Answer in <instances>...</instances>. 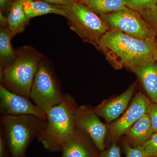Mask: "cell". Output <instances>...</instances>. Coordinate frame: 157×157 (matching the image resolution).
I'll return each mask as SVG.
<instances>
[{
  "mask_svg": "<svg viewBox=\"0 0 157 157\" xmlns=\"http://www.w3.org/2000/svg\"><path fill=\"white\" fill-rule=\"evenodd\" d=\"M98 50L103 52L116 69L127 68L141 60H157L156 40H140L113 29H110L102 37Z\"/></svg>",
  "mask_w": 157,
  "mask_h": 157,
  "instance_id": "1",
  "label": "cell"
},
{
  "mask_svg": "<svg viewBox=\"0 0 157 157\" xmlns=\"http://www.w3.org/2000/svg\"><path fill=\"white\" fill-rule=\"evenodd\" d=\"M77 108L73 97L66 94L60 104L46 113V125L38 140L50 152L61 151L76 131L74 113Z\"/></svg>",
  "mask_w": 157,
  "mask_h": 157,
  "instance_id": "2",
  "label": "cell"
},
{
  "mask_svg": "<svg viewBox=\"0 0 157 157\" xmlns=\"http://www.w3.org/2000/svg\"><path fill=\"white\" fill-rule=\"evenodd\" d=\"M15 61L6 68H1V84L14 93L29 98L31 88L43 56L30 46L16 50Z\"/></svg>",
  "mask_w": 157,
  "mask_h": 157,
  "instance_id": "3",
  "label": "cell"
},
{
  "mask_svg": "<svg viewBox=\"0 0 157 157\" xmlns=\"http://www.w3.org/2000/svg\"><path fill=\"white\" fill-rule=\"evenodd\" d=\"M2 131L11 157H25L29 144L45 128L46 120L32 115L1 116Z\"/></svg>",
  "mask_w": 157,
  "mask_h": 157,
  "instance_id": "4",
  "label": "cell"
},
{
  "mask_svg": "<svg viewBox=\"0 0 157 157\" xmlns=\"http://www.w3.org/2000/svg\"><path fill=\"white\" fill-rule=\"evenodd\" d=\"M65 95L52 65L43 56L33 82L29 98L46 113L52 107L60 104Z\"/></svg>",
  "mask_w": 157,
  "mask_h": 157,
  "instance_id": "5",
  "label": "cell"
},
{
  "mask_svg": "<svg viewBox=\"0 0 157 157\" xmlns=\"http://www.w3.org/2000/svg\"><path fill=\"white\" fill-rule=\"evenodd\" d=\"M66 10L70 29L98 50L101 39L110 29L107 24L82 3L74 1Z\"/></svg>",
  "mask_w": 157,
  "mask_h": 157,
  "instance_id": "6",
  "label": "cell"
},
{
  "mask_svg": "<svg viewBox=\"0 0 157 157\" xmlns=\"http://www.w3.org/2000/svg\"><path fill=\"white\" fill-rule=\"evenodd\" d=\"M100 17L110 29L142 40H155L156 34L141 14L127 8Z\"/></svg>",
  "mask_w": 157,
  "mask_h": 157,
  "instance_id": "7",
  "label": "cell"
},
{
  "mask_svg": "<svg viewBox=\"0 0 157 157\" xmlns=\"http://www.w3.org/2000/svg\"><path fill=\"white\" fill-rule=\"evenodd\" d=\"M74 120L76 128L86 134L99 151L105 150L107 127L93 108L88 106L77 107L74 113Z\"/></svg>",
  "mask_w": 157,
  "mask_h": 157,
  "instance_id": "8",
  "label": "cell"
},
{
  "mask_svg": "<svg viewBox=\"0 0 157 157\" xmlns=\"http://www.w3.org/2000/svg\"><path fill=\"white\" fill-rule=\"evenodd\" d=\"M151 103L141 93L136 94L124 113L109 126V135L113 143L116 142L121 136L125 135L138 120L147 113Z\"/></svg>",
  "mask_w": 157,
  "mask_h": 157,
  "instance_id": "9",
  "label": "cell"
},
{
  "mask_svg": "<svg viewBox=\"0 0 157 157\" xmlns=\"http://www.w3.org/2000/svg\"><path fill=\"white\" fill-rule=\"evenodd\" d=\"M30 98L18 94L0 85L1 116H36L46 120V113L39 109Z\"/></svg>",
  "mask_w": 157,
  "mask_h": 157,
  "instance_id": "10",
  "label": "cell"
},
{
  "mask_svg": "<svg viewBox=\"0 0 157 157\" xmlns=\"http://www.w3.org/2000/svg\"><path fill=\"white\" fill-rule=\"evenodd\" d=\"M126 68L137 75L151 100L157 103V60H141Z\"/></svg>",
  "mask_w": 157,
  "mask_h": 157,
  "instance_id": "11",
  "label": "cell"
},
{
  "mask_svg": "<svg viewBox=\"0 0 157 157\" xmlns=\"http://www.w3.org/2000/svg\"><path fill=\"white\" fill-rule=\"evenodd\" d=\"M61 151V157H98L99 154L89 137L77 128Z\"/></svg>",
  "mask_w": 157,
  "mask_h": 157,
  "instance_id": "12",
  "label": "cell"
},
{
  "mask_svg": "<svg viewBox=\"0 0 157 157\" xmlns=\"http://www.w3.org/2000/svg\"><path fill=\"white\" fill-rule=\"evenodd\" d=\"M135 88V83H134L120 95L104 101L93 108L94 111L98 117L103 118L108 122L116 120L127 109Z\"/></svg>",
  "mask_w": 157,
  "mask_h": 157,
  "instance_id": "13",
  "label": "cell"
},
{
  "mask_svg": "<svg viewBox=\"0 0 157 157\" xmlns=\"http://www.w3.org/2000/svg\"><path fill=\"white\" fill-rule=\"evenodd\" d=\"M151 123L147 113L136 123L128 131V136L134 147L141 146L154 134Z\"/></svg>",
  "mask_w": 157,
  "mask_h": 157,
  "instance_id": "14",
  "label": "cell"
},
{
  "mask_svg": "<svg viewBox=\"0 0 157 157\" xmlns=\"http://www.w3.org/2000/svg\"><path fill=\"white\" fill-rule=\"evenodd\" d=\"M22 3L24 10L30 19L48 14H54L66 17H67L66 9L42 0L22 2Z\"/></svg>",
  "mask_w": 157,
  "mask_h": 157,
  "instance_id": "15",
  "label": "cell"
},
{
  "mask_svg": "<svg viewBox=\"0 0 157 157\" xmlns=\"http://www.w3.org/2000/svg\"><path fill=\"white\" fill-rule=\"evenodd\" d=\"M14 35L8 27H1L0 29V64L4 68L15 61L16 51L11 45V40Z\"/></svg>",
  "mask_w": 157,
  "mask_h": 157,
  "instance_id": "16",
  "label": "cell"
},
{
  "mask_svg": "<svg viewBox=\"0 0 157 157\" xmlns=\"http://www.w3.org/2000/svg\"><path fill=\"white\" fill-rule=\"evenodd\" d=\"M8 27L14 36L22 33L30 21L26 14L22 2L15 1L8 15Z\"/></svg>",
  "mask_w": 157,
  "mask_h": 157,
  "instance_id": "17",
  "label": "cell"
},
{
  "mask_svg": "<svg viewBox=\"0 0 157 157\" xmlns=\"http://www.w3.org/2000/svg\"><path fill=\"white\" fill-rule=\"evenodd\" d=\"M82 4L100 15L110 14L128 8L124 0H85Z\"/></svg>",
  "mask_w": 157,
  "mask_h": 157,
  "instance_id": "18",
  "label": "cell"
},
{
  "mask_svg": "<svg viewBox=\"0 0 157 157\" xmlns=\"http://www.w3.org/2000/svg\"><path fill=\"white\" fill-rule=\"evenodd\" d=\"M129 9L140 14L154 11L157 7V0H124Z\"/></svg>",
  "mask_w": 157,
  "mask_h": 157,
  "instance_id": "19",
  "label": "cell"
},
{
  "mask_svg": "<svg viewBox=\"0 0 157 157\" xmlns=\"http://www.w3.org/2000/svg\"><path fill=\"white\" fill-rule=\"evenodd\" d=\"M140 147L145 157H157V132Z\"/></svg>",
  "mask_w": 157,
  "mask_h": 157,
  "instance_id": "20",
  "label": "cell"
},
{
  "mask_svg": "<svg viewBox=\"0 0 157 157\" xmlns=\"http://www.w3.org/2000/svg\"><path fill=\"white\" fill-rule=\"evenodd\" d=\"M142 17L148 23L157 34V5L154 11L141 13Z\"/></svg>",
  "mask_w": 157,
  "mask_h": 157,
  "instance_id": "21",
  "label": "cell"
},
{
  "mask_svg": "<svg viewBox=\"0 0 157 157\" xmlns=\"http://www.w3.org/2000/svg\"><path fill=\"white\" fill-rule=\"evenodd\" d=\"M147 114L149 117L154 133L157 132V103H151L147 110Z\"/></svg>",
  "mask_w": 157,
  "mask_h": 157,
  "instance_id": "22",
  "label": "cell"
},
{
  "mask_svg": "<svg viewBox=\"0 0 157 157\" xmlns=\"http://www.w3.org/2000/svg\"><path fill=\"white\" fill-rule=\"evenodd\" d=\"M124 148L126 157H145L140 146L134 147L128 143H125Z\"/></svg>",
  "mask_w": 157,
  "mask_h": 157,
  "instance_id": "23",
  "label": "cell"
},
{
  "mask_svg": "<svg viewBox=\"0 0 157 157\" xmlns=\"http://www.w3.org/2000/svg\"><path fill=\"white\" fill-rule=\"evenodd\" d=\"M98 157H121L120 147L113 142L109 149L100 152Z\"/></svg>",
  "mask_w": 157,
  "mask_h": 157,
  "instance_id": "24",
  "label": "cell"
},
{
  "mask_svg": "<svg viewBox=\"0 0 157 157\" xmlns=\"http://www.w3.org/2000/svg\"><path fill=\"white\" fill-rule=\"evenodd\" d=\"M0 157H11L2 131L0 129Z\"/></svg>",
  "mask_w": 157,
  "mask_h": 157,
  "instance_id": "25",
  "label": "cell"
},
{
  "mask_svg": "<svg viewBox=\"0 0 157 157\" xmlns=\"http://www.w3.org/2000/svg\"><path fill=\"white\" fill-rule=\"evenodd\" d=\"M46 2L62 7L65 9H67L75 0H42Z\"/></svg>",
  "mask_w": 157,
  "mask_h": 157,
  "instance_id": "26",
  "label": "cell"
},
{
  "mask_svg": "<svg viewBox=\"0 0 157 157\" xmlns=\"http://www.w3.org/2000/svg\"><path fill=\"white\" fill-rule=\"evenodd\" d=\"M14 1V0H0V11L3 13L9 10L10 11Z\"/></svg>",
  "mask_w": 157,
  "mask_h": 157,
  "instance_id": "27",
  "label": "cell"
},
{
  "mask_svg": "<svg viewBox=\"0 0 157 157\" xmlns=\"http://www.w3.org/2000/svg\"><path fill=\"white\" fill-rule=\"evenodd\" d=\"M0 24L2 27H8V17H6L1 11H0Z\"/></svg>",
  "mask_w": 157,
  "mask_h": 157,
  "instance_id": "28",
  "label": "cell"
},
{
  "mask_svg": "<svg viewBox=\"0 0 157 157\" xmlns=\"http://www.w3.org/2000/svg\"><path fill=\"white\" fill-rule=\"evenodd\" d=\"M15 1H19L21 2H33V1H38V0H15Z\"/></svg>",
  "mask_w": 157,
  "mask_h": 157,
  "instance_id": "29",
  "label": "cell"
},
{
  "mask_svg": "<svg viewBox=\"0 0 157 157\" xmlns=\"http://www.w3.org/2000/svg\"><path fill=\"white\" fill-rule=\"evenodd\" d=\"M85 1V0H75V1H76V2L81 3H83Z\"/></svg>",
  "mask_w": 157,
  "mask_h": 157,
  "instance_id": "30",
  "label": "cell"
}]
</instances>
